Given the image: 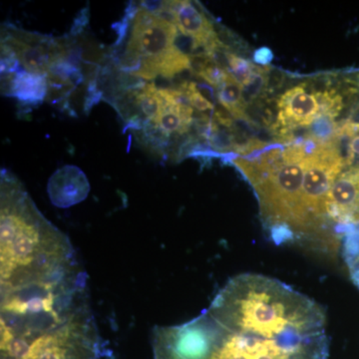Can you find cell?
<instances>
[{
    "label": "cell",
    "instance_id": "6da1fadb",
    "mask_svg": "<svg viewBox=\"0 0 359 359\" xmlns=\"http://www.w3.org/2000/svg\"><path fill=\"white\" fill-rule=\"evenodd\" d=\"M154 359H328L325 309L287 283L243 273L184 325L158 327Z\"/></svg>",
    "mask_w": 359,
    "mask_h": 359
},
{
    "label": "cell",
    "instance_id": "7a4b0ae2",
    "mask_svg": "<svg viewBox=\"0 0 359 359\" xmlns=\"http://www.w3.org/2000/svg\"><path fill=\"white\" fill-rule=\"evenodd\" d=\"M0 339L1 359H109L88 292L1 314Z\"/></svg>",
    "mask_w": 359,
    "mask_h": 359
},
{
    "label": "cell",
    "instance_id": "3957f363",
    "mask_svg": "<svg viewBox=\"0 0 359 359\" xmlns=\"http://www.w3.org/2000/svg\"><path fill=\"white\" fill-rule=\"evenodd\" d=\"M316 144L304 140L285 149L269 148L252 158L242 156L231 162L256 193L266 235L276 245L313 248V236L304 205L302 184L306 158Z\"/></svg>",
    "mask_w": 359,
    "mask_h": 359
},
{
    "label": "cell",
    "instance_id": "277c9868",
    "mask_svg": "<svg viewBox=\"0 0 359 359\" xmlns=\"http://www.w3.org/2000/svg\"><path fill=\"white\" fill-rule=\"evenodd\" d=\"M1 44L11 49L26 71L44 75L54 62L69 59L71 53L68 40L25 32L13 25H2Z\"/></svg>",
    "mask_w": 359,
    "mask_h": 359
},
{
    "label": "cell",
    "instance_id": "5b68a950",
    "mask_svg": "<svg viewBox=\"0 0 359 359\" xmlns=\"http://www.w3.org/2000/svg\"><path fill=\"white\" fill-rule=\"evenodd\" d=\"M276 118L271 127V133L285 139L297 129L309 128L320 115V104L314 91L309 92L308 85L290 87L276 101Z\"/></svg>",
    "mask_w": 359,
    "mask_h": 359
},
{
    "label": "cell",
    "instance_id": "8992f818",
    "mask_svg": "<svg viewBox=\"0 0 359 359\" xmlns=\"http://www.w3.org/2000/svg\"><path fill=\"white\" fill-rule=\"evenodd\" d=\"M171 20L182 34L192 40L189 55L207 56L219 37L204 11L191 1H171Z\"/></svg>",
    "mask_w": 359,
    "mask_h": 359
},
{
    "label": "cell",
    "instance_id": "52a82bcc",
    "mask_svg": "<svg viewBox=\"0 0 359 359\" xmlns=\"http://www.w3.org/2000/svg\"><path fill=\"white\" fill-rule=\"evenodd\" d=\"M47 191L52 204L59 208H68L86 199L90 185L81 169L67 165L52 175Z\"/></svg>",
    "mask_w": 359,
    "mask_h": 359
},
{
    "label": "cell",
    "instance_id": "ba28073f",
    "mask_svg": "<svg viewBox=\"0 0 359 359\" xmlns=\"http://www.w3.org/2000/svg\"><path fill=\"white\" fill-rule=\"evenodd\" d=\"M2 93L13 97L21 103L37 105L43 102L48 92L46 75L18 71L1 76Z\"/></svg>",
    "mask_w": 359,
    "mask_h": 359
},
{
    "label": "cell",
    "instance_id": "9c48e42d",
    "mask_svg": "<svg viewBox=\"0 0 359 359\" xmlns=\"http://www.w3.org/2000/svg\"><path fill=\"white\" fill-rule=\"evenodd\" d=\"M217 91L219 105L236 119L247 122V106L243 96V86L231 75Z\"/></svg>",
    "mask_w": 359,
    "mask_h": 359
},
{
    "label": "cell",
    "instance_id": "30bf717a",
    "mask_svg": "<svg viewBox=\"0 0 359 359\" xmlns=\"http://www.w3.org/2000/svg\"><path fill=\"white\" fill-rule=\"evenodd\" d=\"M341 252L351 280L359 290V226L348 229L342 236Z\"/></svg>",
    "mask_w": 359,
    "mask_h": 359
},
{
    "label": "cell",
    "instance_id": "8fae6325",
    "mask_svg": "<svg viewBox=\"0 0 359 359\" xmlns=\"http://www.w3.org/2000/svg\"><path fill=\"white\" fill-rule=\"evenodd\" d=\"M226 71L235 78L241 85H244L254 73L256 65L242 56L233 53L230 49L226 51Z\"/></svg>",
    "mask_w": 359,
    "mask_h": 359
},
{
    "label": "cell",
    "instance_id": "7c38bea8",
    "mask_svg": "<svg viewBox=\"0 0 359 359\" xmlns=\"http://www.w3.org/2000/svg\"><path fill=\"white\" fill-rule=\"evenodd\" d=\"M273 59V53L268 47H261L252 53V60L256 65L268 67Z\"/></svg>",
    "mask_w": 359,
    "mask_h": 359
}]
</instances>
